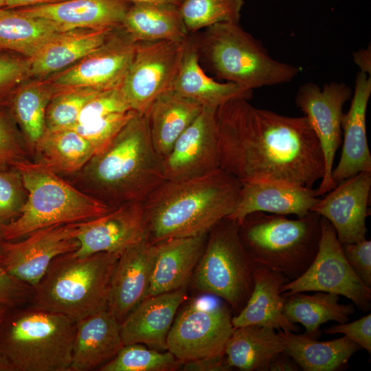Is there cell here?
Returning <instances> with one entry per match:
<instances>
[{
  "label": "cell",
  "mask_w": 371,
  "mask_h": 371,
  "mask_svg": "<svg viewBox=\"0 0 371 371\" xmlns=\"http://www.w3.org/2000/svg\"><path fill=\"white\" fill-rule=\"evenodd\" d=\"M219 167L240 181L313 188L324 161L308 119L258 108L243 98L217 108Z\"/></svg>",
  "instance_id": "obj_1"
},
{
  "label": "cell",
  "mask_w": 371,
  "mask_h": 371,
  "mask_svg": "<svg viewBox=\"0 0 371 371\" xmlns=\"http://www.w3.org/2000/svg\"><path fill=\"white\" fill-rule=\"evenodd\" d=\"M241 181L221 168L180 180H165L143 202L146 240L207 234L238 201Z\"/></svg>",
  "instance_id": "obj_2"
},
{
  "label": "cell",
  "mask_w": 371,
  "mask_h": 371,
  "mask_svg": "<svg viewBox=\"0 0 371 371\" xmlns=\"http://www.w3.org/2000/svg\"><path fill=\"white\" fill-rule=\"evenodd\" d=\"M78 172L91 195L111 207L144 202L165 181L144 114L136 113Z\"/></svg>",
  "instance_id": "obj_3"
},
{
  "label": "cell",
  "mask_w": 371,
  "mask_h": 371,
  "mask_svg": "<svg viewBox=\"0 0 371 371\" xmlns=\"http://www.w3.org/2000/svg\"><path fill=\"white\" fill-rule=\"evenodd\" d=\"M120 254L79 256L74 251L53 260L34 287L31 306L77 322L107 308L110 282Z\"/></svg>",
  "instance_id": "obj_4"
},
{
  "label": "cell",
  "mask_w": 371,
  "mask_h": 371,
  "mask_svg": "<svg viewBox=\"0 0 371 371\" xmlns=\"http://www.w3.org/2000/svg\"><path fill=\"white\" fill-rule=\"evenodd\" d=\"M14 168L20 175L27 197L19 215L1 229L0 240H16L54 225L89 221L113 208L40 163L25 159Z\"/></svg>",
  "instance_id": "obj_5"
},
{
  "label": "cell",
  "mask_w": 371,
  "mask_h": 371,
  "mask_svg": "<svg viewBox=\"0 0 371 371\" xmlns=\"http://www.w3.org/2000/svg\"><path fill=\"white\" fill-rule=\"evenodd\" d=\"M191 38L199 58L218 79L249 91L290 82L300 72L297 67L271 56L239 22L216 23Z\"/></svg>",
  "instance_id": "obj_6"
},
{
  "label": "cell",
  "mask_w": 371,
  "mask_h": 371,
  "mask_svg": "<svg viewBox=\"0 0 371 371\" xmlns=\"http://www.w3.org/2000/svg\"><path fill=\"white\" fill-rule=\"evenodd\" d=\"M321 216L310 212L303 217L256 212L238 225L241 243L255 266L284 275L300 276L313 262L321 236Z\"/></svg>",
  "instance_id": "obj_7"
},
{
  "label": "cell",
  "mask_w": 371,
  "mask_h": 371,
  "mask_svg": "<svg viewBox=\"0 0 371 371\" xmlns=\"http://www.w3.org/2000/svg\"><path fill=\"white\" fill-rule=\"evenodd\" d=\"M76 322L30 306L8 311L0 324V351L17 371H71Z\"/></svg>",
  "instance_id": "obj_8"
},
{
  "label": "cell",
  "mask_w": 371,
  "mask_h": 371,
  "mask_svg": "<svg viewBox=\"0 0 371 371\" xmlns=\"http://www.w3.org/2000/svg\"><path fill=\"white\" fill-rule=\"evenodd\" d=\"M254 267L241 243L238 224L227 217L207 234L192 275L193 285L201 292L222 298L238 313L252 291Z\"/></svg>",
  "instance_id": "obj_9"
},
{
  "label": "cell",
  "mask_w": 371,
  "mask_h": 371,
  "mask_svg": "<svg viewBox=\"0 0 371 371\" xmlns=\"http://www.w3.org/2000/svg\"><path fill=\"white\" fill-rule=\"evenodd\" d=\"M320 221L321 236L313 262L300 276L282 286V293H333L348 298L361 311H368L371 287L360 279L348 262L333 225L322 216Z\"/></svg>",
  "instance_id": "obj_10"
},
{
  "label": "cell",
  "mask_w": 371,
  "mask_h": 371,
  "mask_svg": "<svg viewBox=\"0 0 371 371\" xmlns=\"http://www.w3.org/2000/svg\"><path fill=\"white\" fill-rule=\"evenodd\" d=\"M187 39L135 42L132 60L121 85L133 111L144 114L157 98L171 90Z\"/></svg>",
  "instance_id": "obj_11"
},
{
  "label": "cell",
  "mask_w": 371,
  "mask_h": 371,
  "mask_svg": "<svg viewBox=\"0 0 371 371\" xmlns=\"http://www.w3.org/2000/svg\"><path fill=\"white\" fill-rule=\"evenodd\" d=\"M352 95L344 82H331L322 88L313 82L302 85L295 96V104L304 113L319 141L324 161V174L318 188V196L333 190L337 184L332 171L336 153L342 142L343 107Z\"/></svg>",
  "instance_id": "obj_12"
},
{
  "label": "cell",
  "mask_w": 371,
  "mask_h": 371,
  "mask_svg": "<svg viewBox=\"0 0 371 371\" xmlns=\"http://www.w3.org/2000/svg\"><path fill=\"white\" fill-rule=\"evenodd\" d=\"M84 221L36 230L19 241L0 240V264L17 280L35 287L57 256L75 251Z\"/></svg>",
  "instance_id": "obj_13"
},
{
  "label": "cell",
  "mask_w": 371,
  "mask_h": 371,
  "mask_svg": "<svg viewBox=\"0 0 371 371\" xmlns=\"http://www.w3.org/2000/svg\"><path fill=\"white\" fill-rule=\"evenodd\" d=\"M226 306L205 308L188 304L175 319L166 339V349L181 363L205 357H225L233 330Z\"/></svg>",
  "instance_id": "obj_14"
},
{
  "label": "cell",
  "mask_w": 371,
  "mask_h": 371,
  "mask_svg": "<svg viewBox=\"0 0 371 371\" xmlns=\"http://www.w3.org/2000/svg\"><path fill=\"white\" fill-rule=\"evenodd\" d=\"M117 29V28H116ZM104 43L48 82L56 89L89 87L100 91L120 87L132 60L135 42L120 28Z\"/></svg>",
  "instance_id": "obj_15"
},
{
  "label": "cell",
  "mask_w": 371,
  "mask_h": 371,
  "mask_svg": "<svg viewBox=\"0 0 371 371\" xmlns=\"http://www.w3.org/2000/svg\"><path fill=\"white\" fill-rule=\"evenodd\" d=\"M218 107L203 106L162 159L165 180L201 176L219 167Z\"/></svg>",
  "instance_id": "obj_16"
},
{
  "label": "cell",
  "mask_w": 371,
  "mask_h": 371,
  "mask_svg": "<svg viewBox=\"0 0 371 371\" xmlns=\"http://www.w3.org/2000/svg\"><path fill=\"white\" fill-rule=\"evenodd\" d=\"M77 239L79 256L100 252L121 254L146 240L143 202H130L113 207L107 213L84 221Z\"/></svg>",
  "instance_id": "obj_17"
},
{
  "label": "cell",
  "mask_w": 371,
  "mask_h": 371,
  "mask_svg": "<svg viewBox=\"0 0 371 371\" xmlns=\"http://www.w3.org/2000/svg\"><path fill=\"white\" fill-rule=\"evenodd\" d=\"M370 189L371 172H359L337 183L311 212L330 222L341 245L359 241L368 231Z\"/></svg>",
  "instance_id": "obj_18"
},
{
  "label": "cell",
  "mask_w": 371,
  "mask_h": 371,
  "mask_svg": "<svg viewBox=\"0 0 371 371\" xmlns=\"http://www.w3.org/2000/svg\"><path fill=\"white\" fill-rule=\"evenodd\" d=\"M156 244L143 240L120 254L110 282L107 308L122 322L144 299Z\"/></svg>",
  "instance_id": "obj_19"
},
{
  "label": "cell",
  "mask_w": 371,
  "mask_h": 371,
  "mask_svg": "<svg viewBox=\"0 0 371 371\" xmlns=\"http://www.w3.org/2000/svg\"><path fill=\"white\" fill-rule=\"evenodd\" d=\"M241 183L237 205L227 217L238 225L245 216L256 212L303 217L319 200L313 188L274 181Z\"/></svg>",
  "instance_id": "obj_20"
},
{
  "label": "cell",
  "mask_w": 371,
  "mask_h": 371,
  "mask_svg": "<svg viewBox=\"0 0 371 371\" xmlns=\"http://www.w3.org/2000/svg\"><path fill=\"white\" fill-rule=\"evenodd\" d=\"M371 95V76L359 71L350 108L344 113L342 148L332 177L337 184L361 172H371V155L366 134V111Z\"/></svg>",
  "instance_id": "obj_21"
},
{
  "label": "cell",
  "mask_w": 371,
  "mask_h": 371,
  "mask_svg": "<svg viewBox=\"0 0 371 371\" xmlns=\"http://www.w3.org/2000/svg\"><path fill=\"white\" fill-rule=\"evenodd\" d=\"M186 298L183 288L145 297L121 322L124 344H142L167 350L168 333Z\"/></svg>",
  "instance_id": "obj_22"
},
{
  "label": "cell",
  "mask_w": 371,
  "mask_h": 371,
  "mask_svg": "<svg viewBox=\"0 0 371 371\" xmlns=\"http://www.w3.org/2000/svg\"><path fill=\"white\" fill-rule=\"evenodd\" d=\"M124 346L121 322L102 310L76 322L71 371H89L114 357Z\"/></svg>",
  "instance_id": "obj_23"
},
{
  "label": "cell",
  "mask_w": 371,
  "mask_h": 371,
  "mask_svg": "<svg viewBox=\"0 0 371 371\" xmlns=\"http://www.w3.org/2000/svg\"><path fill=\"white\" fill-rule=\"evenodd\" d=\"M131 4L124 0H65L19 9L27 15L54 21L64 30H113L122 26Z\"/></svg>",
  "instance_id": "obj_24"
},
{
  "label": "cell",
  "mask_w": 371,
  "mask_h": 371,
  "mask_svg": "<svg viewBox=\"0 0 371 371\" xmlns=\"http://www.w3.org/2000/svg\"><path fill=\"white\" fill-rule=\"evenodd\" d=\"M207 234L155 243L157 253L145 297L186 286L203 252Z\"/></svg>",
  "instance_id": "obj_25"
},
{
  "label": "cell",
  "mask_w": 371,
  "mask_h": 371,
  "mask_svg": "<svg viewBox=\"0 0 371 371\" xmlns=\"http://www.w3.org/2000/svg\"><path fill=\"white\" fill-rule=\"evenodd\" d=\"M254 286L244 307L232 317L234 328L260 326L276 330L298 331L299 327L290 322L284 313L285 296L282 286L289 281L282 274L255 266Z\"/></svg>",
  "instance_id": "obj_26"
},
{
  "label": "cell",
  "mask_w": 371,
  "mask_h": 371,
  "mask_svg": "<svg viewBox=\"0 0 371 371\" xmlns=\"http://www.w3.org/2000/svg\"><path fill=\"white\" fill-rule=\"evenodd\" d=\"M113 30L77 28L56 34L28 59L29 76L42 78L67 68L102 45Z\"/></svg>",
  "instance_id": "obj_27"
},
{
  "label": "cell",
  "mask_w": 371,
  "mask_h": 371,
  "mask_svg": "<svg viewBox=\"0 0 371 371\" xmlns=\"http://www.w3.org/2000/svg\"><path fill=\"white\" fill-rule=\"evenodd\" d=\"M171 90L203 106L218 107L229 100H249L253 95V91L235 84L218 82L207 76L201 66L199 54L190 35Z\"/></svg>",
  "instance_id": "obj_28"
},
{
  "label": "cell",
  "mask_w": 371,
  "mask_h": 371,
  "mask_svg": "<svg viewBox=\"0 0 371 371\" xmlns=\"http://www.w3.org/2000/svg\"><path fill=\"white\" fill-rule=\"evenodd\" d=\"M200 104L170 90L157 98L144 113L153 145L163 159L175 141L203 109Z\"/></svg>",
  "instance_id": "obj_29"
},
{
  "label": "cell",
  "mask_w": 371,
  "mask_h": 371,
  "mask_svg": "<svg viewBox=\"0 0 371 371\" xmlns=\"http://www.w3.org/2000/svg\"><path fill=\"white\" fill-rule=\"evenodd\" d=\"M285 350L275 329L260 326L234 328L225 349L227 364L243 371H267L271 359Z\"/></svg>",
  "instance_id": "obj_30"
},
{
  "label": "cell",
  "mask_w": 371,
  "mask_h": 371,
  "mask_svg": "<svg viewBox=\"0 0 371 371\" xmlns=\"http://www.w3.org/2000/svg\"><path fill=\"white\" fill-rule=\"evenodd\" d=\"M121 27L135 42L184 41L190 35L179 6L168 3H131Z\"/></svg>",
  "instance_id": "obj_31"
},
{
  "label": "cell",
  "mask_w": 371,
  "mask_h": 371,
  "mask_svg": "<svg viewBox=\"0 0 371 371\" xmlns=\"http://www.w3.org/2000/svg\"><path fill=\"white\" fill-rule=\"evenodd\" d=\"M285 346V352L304 371H335L342 368L360 347L343 336L319 341L306 334L277 330Z\"/></svg>",
  "instance_id": "obj_32"
},
{
  "label": "cell",
  "mask_w": 371,
  "mask_h": 371,
  "mask_svg": "<svg viewBox=\"0 0 371 371\" xmlns=\"http://www.w3.org/2000/svg\"><path fill=\"white\" fill-rule=\"evenodd\" d=\"M63 31L54 21L27 15L19 8H0V51L14 52L30 59Z\"/></svg>",
  "instance_id": "obj_33"
},
{
  "label": "cell",
  "mask_w": 371,
  "mask_h": 371,
  "mask_svg": "<svg viewBox=\"0 0 371 371\" xmlns=\"http://www.w3.org/2000/svg\"><path fill=\"white\" fill-rule=\"evenodd\" d=\"M284 313L287 319L300 324L306 329V335L317 339L320 326L329 321L339 324L347 322L355 312L353 304H339V295L324 292L308 295L304 292L284 295Z\"/></svg>",
  "instance_id": "obj_34"
},
{
  "label": "cell",
  "mask_w": 371,
  "mask_h": 371,
  "mask_svg": "<svg viewBox=\"0 0 371 371\" xmlns=\"http://www.w3.org/2000/svg\"><path fill=\"white\" fill-rule=\"evenodd\" d=\"M34 151L38 163L54 172H78L94 155L91 144L71 128L45 131Z\"/></svg>",
  "instance_id": "obj_35"
},
{
  "label": "cell",
  "mask_w": 371,
  "mask_h": 371,
  "mask_svg": "<svg viewBox=\"0 0 371 371\" xmlns=\"http://www.w3.org/2000/svg\"><path fill=\"white\" fill-rule=\"evenodd\" d=\"M54 92V87L48 81H41L17 87L11 95L12 117L21 129L27 148L33 151L46 131L45 113Z\"/></svg>",
  "instance_id": "obj_36"
},
{
  "label": "cell",
  "mask_w": 371,
  "mask_h": 371,
  "mask_svg": "<svg viewBox=\"0 0 371 371\" xmlns=\"http://www.w3.org/2000/svg\"><path fill=\"white\" fill-rule=\"evenodd\" d=\"M244 0H183L179 6L187 32L223 22H239Z\"/></svg>",
  "instance_id": "obj_37"
},
{
  "label": "cell",
  "mask_w": 371,
  "mask_h": 371,
  "mask_svg": "<svg viewBox=\"0 0 371 371\" xmlns=\"http://www.w3.org/2000/svg\"><path fill=\"white\" fill-rule=\"evenodd\" d=\"M179 363L168 350L161 352L142 344L124 345L116 355L101 366L100 371H171Z\"/></svg>",
  "instance_id": "obj_38"
},
{
  "label": "cell",
  "mask_w": 371,
  "mask_h": 371,
  "mask_svg": "<svg viewBox=\"0 0 371 371\" xmlns=\"http://www.w3.org/2000/svg\"><path fill=\"white\" fill-rule=\"evenodd\" d=\"M100 91L89 87L54 88L45 113L46 131L73 126L86 103Z\"/></svg>",
  "instance_id": "obj_39"
},
{
  "label": "cell",
  "mask_w": 371,
  "mask_h": 371,
  "mask_svg": "<svg viewBox=\"0 0 371 371\" xmlns=\"http://www.w3.org/2000/svg\"><path fill=\"white\" fill-rule=\"evenodd\" d=\"M135 113L133 110L115 113L89 122L76 124L71 128L91 144L95 155L112 141Z\"/></svg>",
  "instance_id": "obj_40"
},
{
  "label": "cell",
  "mask_w": 371,
  "mask_h": 371,
  "mask_svg": "<svg viewBox=\"0 0 371 371\" xmlns=\"http://www.w3.org/2000/svg\"><path fill=\"white\" fill-rule=\"evenodd\" d=\"M27 192L14 168L0 170V234L1 229L20 214Z\"/></svg>",
  "instance_id": "obj_41"
},
{
  "label": "cell",
  "mask_w": 371,
  "mask_h": 371,
  "mask_svg": "<svg viewBox=\"0 0 371 371\" xmlns=\"http://www.w3.org/2000/svg\"><path fill=\"white\" fill-rule=\"evenodd\" d=\"M131 110L121 87L102 91L86 103L76 124L89 122L112 113Z\"/></svg>",
  "instance_id": "obj_42"
},
{
  "label": "cell",
  "mask_w": 371,
  "mask_h": 371,
  "mask_svg": "<svg viewBox=\"0 0 371 371\" xmlns=\"http://www.w3.org/2000/svg\"><path fill=\"white\" fill-rule=\"evenodd\" d=\"M26 159L25 147L8 116L0 111V170L14 168Z\"/></svg>",
  "instance_id": "obj_43"
},
{
  "label": "cell",
  "mask_w": 371,
  "mask_h": 371,
  "mask_svg": "<svg viewBox=\"0 0 371 371\" xmlns=\"http://www.w3.org/2000/svg\"><path fill=\"white\" fill-rule=\"evenodd\" d=\"M29 60L0 51V103L11 96L26 76H29Z\"/></svg>",
  "instance_id": "obj_44"
},
{
  "label": "cell",
  "mask_w": 371,
  "mask_h": 371,
  "mask_svg": "<svg viewBox=\"0 0 371 371\" xmlns=\"http://www.w3.org/2000/svg\"><path fill=\"white\" fill-rule=\"evenodd\" d=\"M348 262L368 286L371 287V241L366 238L352 243L341 245Z\"/></svg>",
  "instance_id": "obj_45"
},
{
  "label": "cell",
  "mask_w": 371,
  "mask_h": 371,
  "mask_svg": "<svg viewBox=\"0 0 371 371\" xmlns=\"http://www.w3.org/2000/svg\"><path fill=\"white\" fill-rule=\"evenodd\" d=\"M33 287L10 275L0 264V305L14 308L30 301Z\"/></svg>",
  "instance_id": "obj_46"
},
{
  "label": "cell",
  "mask_w": 371,
  "mask_h": 371,
  "mask_svg": "<svg viewBox=\"0 0 371 371\" xmlns=\"http://www.w3.org/2000/svg\"><path fill=\"white\" fill-rule=\"evenodd\" d=\"M325 334H343L357 344L360 348L371 353V314L348 323L333 326L324 330Z\"/></svg>",
  "instance_id": "obj_47"
},
{
  "label": "cell",
  "mask_w": 371,
  "mask_h": 371,
  "mask_svg": "<svg viewBox=\"0 0 371 371\" xmlns=\"http://www.w3.org/2000/svg\"><path fill=\"white\" fill-rule=\"evenodd\" d=\"M230 368L225 357H205L183 362V370L189 371H224Z\"/></svg>",
  "instance_id": "obj_48"
},
{
  "label": "cell",
  "mask_w": 371,
  "mask_h": 371,
  "mask_svg": "<svg viewBox=\"0 0 371 371\" xmlns=\"http://www.w3.org/2000/svg\"><path fill=\"white\" fill-rule=\"evenodd\" d=\"M299 366L285 352L277 354L270 361L268 370L270 371H296Z\"/></svg>",
  "instance_id": "obj_49"
},
{
  "label": "cell",
  "mask_w": 371,
  "mask_h": 371,
  "mask_svg": "<svg viewBox=\"0 0 371 371\" xmlns=\"http://www.w3.org/2000/svg\"><path fill=\"white\" fill-rule=\"evenodd\" d=\"M353 59L355 64L360 69V72L371 74V47L370 45L366 49H361L353 53Z\"/></svg>",
  "instance_id": "obj_50"
},
{
  "label": "cell",
  "mask_w": 371,
  "mask_h": 371,
  "mask_svg": "<svg viewBox=\"0 0 371 371\" xmlns=\"http://www.w3.org/2000/svg\"><path fill=\"white\" fill-rule=\"evenodd\" d=\"M65 0H5V8H19L38 5L51 4Z\"/></svg>",
  "instance_id": "obj_51"
},
{
  "label": "cell",
  "mask_w": 371,
  "mask_h": 371,
  "mask_svg": "<svg viewBox=\"0 0 371 371\" xmlns=\"http://www.w3.org/2000/svg\"><path fill=\"white\" fill-rule=\"evenodd\" d=\"M0 371H17L11 360L0 351Z\"/></svg>",
  "instance_id": "obj_52"
},
{
  "label": "cell",
  "mask_w": 371,
  "mask_h": 371,
  "mask_svg": "<svg viewBox=\"0 0 371 371\" xmlns=\"http://www.w3.org/2000/svg\"><path fill=\"white\" fill-rule=\"evenodd\" d=\"M131 3H161L179 6L183 0H124Z\"/></svg>",
  "instance_id": "obj_53"
},
{
  "label": "cell",
  "mask_w": 371,
  "mask_h": 371,
  "mask_svg": "<svg viewBox=\"0 0 371 371\" xmlns=\"http://www.w3.org/2000/svg\"><path fill=\"white\" fill-rule=\"evenodd\" d=\"M9 308L0 305V324L8 311Z\"/></svg>",
  "instance_id": "obj_54"
},
{
  "label": "cell",
  "mask_w": 371,
  "mask_h": 371,
  "mask_svg": "<svg viewBox=\"0 0 371 371\" xmlns=\"http://www.w3.org/2000/svg\"><path fill=\"white\" fill-rule=\"evenodd\" d=\"M5 3V0H0V8H2L4 7Z\"/></svg>",
  "instance_id": "obj_55"
}]
</instances>
